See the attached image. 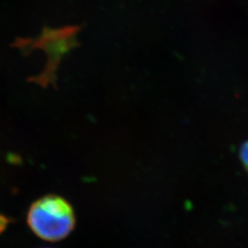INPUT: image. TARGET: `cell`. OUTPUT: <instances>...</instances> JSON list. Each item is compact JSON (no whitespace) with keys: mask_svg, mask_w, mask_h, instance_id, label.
I'll return each instance as SVG.
<instances>
[{"mask_svg":"<svg viewBox=\"0 0 248 248\" xmlns=\"http://www.w3.org/2000/svg\"><path fill=\"white\" fill-rule=\"evenodd\" d=\"M8 222H9V220L7 218H5L4 216H0V232L6 228Z\"/></svg>","mask_w":248,"mask_h":248,"instance_id":"cell-3","label":"cell"},{"mask_svg":"<svg viewBox=\"0 0 248 248\" xmlns=\"http://www.w3.org/2000/svg\"><path fill=\"white\" fill-rule=\"evenodd\" d=\"M240 158L248 171V142H245L240 150Z\"/></svg>","mask_w":248,"mask_h":248,"instance_id":"cell-2","label":"cell"},{"mask_svg":"<svg viewBox=\"0 0 248 248\" xmlns=\"http://www.w3.org/2000/svg\"><path fill=\"white\" fill-rule=\"evenodd\" d=\"M27 221L38 237L57 242L71 233L76 225V216L66 200L60 196L47 195L31 206Z\"/></svg>","mask_w":248,"mask_h":248,"instance_id":"cell-1","label":"cell"}]
</instances>
